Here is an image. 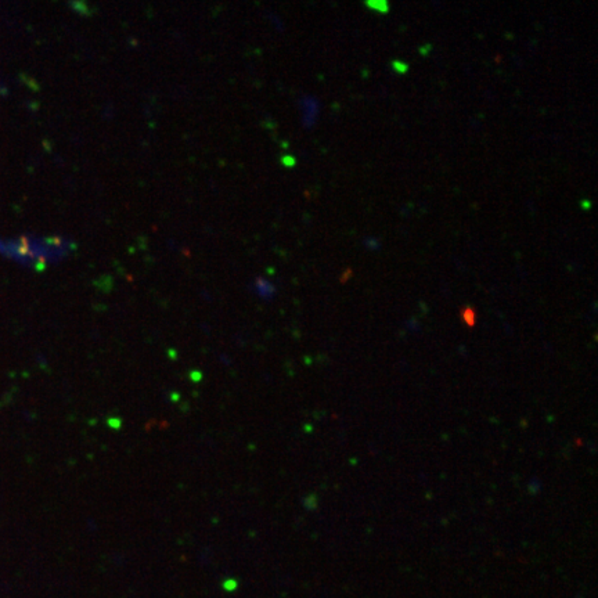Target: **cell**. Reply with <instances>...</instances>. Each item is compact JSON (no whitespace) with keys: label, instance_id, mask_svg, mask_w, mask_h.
I'll use <instances>...</instances> for the list:
<instances>
[{"label":"cell","instance_id":"obj_3","mask_svg":"<svg viewBox=\"0 0 598 598\" xmlns=\"http://www.w3.org/2000/svg\"><path fill=\"white\" fill-rule=\"evenodd\" d=\"M392 65H393V68H395L396 71H399V72H406V71H407V65H406V64H403V62L395 61V62H393V64H392Z\"/></svg>","mask_w":598,"mask_h":598},{"label":"cell","instance_id":"obj_1","mask_svg":"<svg viewBox=\"0 0 598 598\" xmlns=\"http://www.w3.org/2000/svg\"><path fill=\"white\" fill-rule=\"evenodd\" d=\"M462 319H464V321H466L467 324L474 325V323H475V312H474V309H471V307H466V309L462 311Z\"/></svg>","mask_w":598,"mask_h":598},{"label":"cell","instance_id":"obj_2","mask_svg":"<svg viewBox=\"0 0 598 598\" xmlns=\"http://www.w3.org/2000/svg\"><path fill=\"white\" fill-rule=\"evenodd\" d=\"M368 7H372V9H377L380 10L382 7V10H385V11H388V5L386 3H384V2H378V3H367Z\"/></svg>","mask_w":598,"mask_h":598}]
</instances>
